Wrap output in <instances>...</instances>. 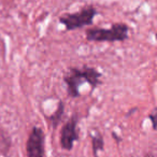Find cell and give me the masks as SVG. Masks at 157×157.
<instances>
[{"mask_svg":"<svg viewBox=\"0 0 157 157\" xmlns=\"http://www.w3.org/2000/svg\"><path fill=\"white\" fill-rule=\"evenodd\" d=\"M63 82L67 85L68 95L72 98H76L80 96V87L84 82L90 84L92 90L98 87L101 83V73L95 68L87 66L82 68L72 67L65 74Z\"/></svg>","mask_w":157,"mask_h":157,"instance_id":"obj_1","label":"cell"},{"mask_svg":"<svg viewBox=\"0 0 157 157\" xmlns=\"http://www.w3.org/2000/svg\"><path fill=\"white\" fill-rule=\"evenodd\" d=\"M129 27L124 23H115L110 28L94 27L86 30V39L92 42H124L128 39Z\"/></svg>","mask_w":157,"mask_h":157,"instance_id":"obj_2","label":"cell"},{"mask_svg":"<svg viewBox=\"0 0 157 157\" xmlns=\"http://www.w3.org/2000/svg\"><path fill=\"white\" fill-rule=\"evenodd\" d=\"M97 14V10L93 7H86L75 13L63 14L59 17V22L67 30H75L82 27L92 25Z\"/></svg>","mask_w":157,"mask_h":157,"instance_id":"obj_3","label":"cell"},{"mask_svg":"<svg viewBox=\"0 0 157 157\" xmlns=\"http://www.w3.org/2000/svg\"><path fill=\"white\" fill-rule=\"evenodd\" d=\"M44 132L40 127H33L26 142L27 157H44Z\"/></svg>","mask_w":157,"mask_h":157,"instance_id":"obj_4","label":"cell"},{"mask_svg":"<svg viewBox=\"0 0 157 157\" xmlns=\"http://www.w3.org/2000/svg\"><path fill=\"white\" fill-rule=\"evenodd\" d=\"M78 140V117L75 115L68 120L60 131V145L63 150L71 151L74 142Z\"/></svg>","mask_w":157,"mask_h":157,"instance_id":"obj_5","label":"cell"},{"mask_svg":"<svg viewBox=\"0 0 157 157\" xmlns=\"http://www.w3.org/2000/svg\"><path fill=\"white\" fill-rule=\"evenodd\" d=\"M92 145H93V153H94L95 157H98V153L102 152L103 147H105V142H103L102 136L99 132L93 136L92 138Z\"/></svg>","mask_w":157,"mask_h":157,"instance_id":"obj_6","label":"cell"},{"mask_svg":"<svg viewBox=\"0 0 157 157\" xmlns=\"http://www.w3.org/2000/svg\"><path fill=\"white\" fill-rule=\"evenodd\" d=\"M63 110H65V105H63V101H59V105H58L57 110L54 112V114H53V115L50 117V121L52 122L53 128H54V129L58 126L59 123H60V121H61V118H63Z\"/></svg>","mask_w":157,"mask_h":157,"instance_id":"obj_7","label":"cell"},{"mask_svg":"<svg viewBox=\"0 0 157 157\" xmlns=\"http://www.w3.org/2000/svg\"><path fill=\"white\" fill-rule=\"evenodd\" d=\"M148 118H150L151 122H152L153 129H156V110L154 109V111L152 112V114L148 115Z\"/></svg>","mask_w":157,"mask_h":157,"instance_id":"obj_8","label":"cell"},{"mask_svg":"<svg viewBox=\"0 0 157 157\" xmlns=\"http://www.w3.org/2000/svg\"><path fill=\"white\" fill-rule=\"evenodd\" d=\"M145 157H155V155H154V154H152V153H148V154L146 155Z\"/></svg>","mask_w":157,"mask_h":157,"instance_id":"obj_9","label":"cell"}]
</instances>
